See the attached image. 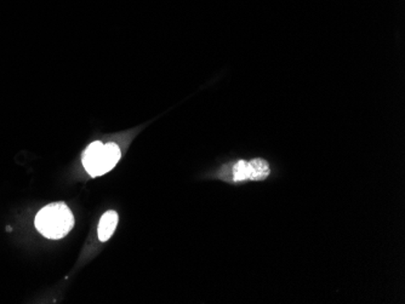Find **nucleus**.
<instances>
[{
    "instance_id": "7ed1b4c3",
    "label": "nucleus",
    "mask_w": 405,
    "mask_h": 304,
    "mask_svg": "<svg viewBox=\"0 0 405 304\" xmlns=\"http://www.w3.org/2000/svg\"><path fill=\"white\" fill-rule=\"evenodd\" d=\"M269 175V163L263 159H254L251 162L239 160L233 165L232 176L234 182L242 181H261Z\"/></svg>"
},
{
    "instance_id": "f257e3e1",
    "label": "nucleus",
    "mask_w": 405,
    "mask_h": 304,
    "mask_svg": "<svg viewBox=\"0 0 405 304\" xmlns=\"http://www.w3.org/2000/svg\"><path fill=\"white\" fill-rule=\"evenodd\" d=\"M73 226V214L64 203L47 205L36 216L38 231L51 240L62 239L72 231Z\"/></svg>"
},
{
    "instance_id": "f03ea898",
    "label": "nucleus",
    "mask_w": 405,
    "mask_h": 304,
    "mask_svg": "<svg viewBox=\"0 0 405 304\" xmlns=\"http://www.w3.org/2000/svg\"><path fill=\"white\" fill-rule=\"evenodd\" d=\"M121 157V148L116 143L110 142H93L83 154V165L91 177L102 176L116 166Z\"/></svg>"
},
{
    "instance_id": "20e7f679",
    "label": "nucleus",
    "mask_w": 405,
    "mask_h": 304,
    "mask_svg": "<svg viewBox=\"0 0 405 304\" xmlns=\"http://www.w3.org/2000/svg\"><path fill=\"white\" fill-rule=\"evenodd\" d=\"M116 225H118V214L116 211H107L106 214H103V216L101 217L99 231H97L101 242H107L113 236Z\"/></svg>"
}]
</instances>
